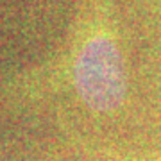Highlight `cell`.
Instances as JSON below:
<instances>
[{
	"label": "cell",
	"mask_w": 161,
	"mask_h": 161,
	"mask_svg": "<svg viewBox=\"0 0 161 161\" xmlns=\"http://www.w3.org/2000/svg\"><path fill=\"white\" fill-rule=\"evenodd\" d=\"M63 68L66 84L88 111L115 115L124 108L129 72L113 0H86Z\"/></svg>",
	"instance_id": "obj_1"
},
{
	"label": "cell",
	"mask_w": 161,
	"mask_h": 161,
	"mask_svg": "<svg viewBox=\"0 0 161 161\" xmlns=\"http://www.w3.org/2000/svg\"><path fill=\"white\" fill-rule=\"evenodd\" d=\"M150 161H161V158H156V159H150Z\"/></svg>",
	"instance_id": "obj_2"
}]
</instances>
